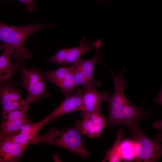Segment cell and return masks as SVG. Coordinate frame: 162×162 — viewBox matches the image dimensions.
Segmentation results:
<instances>
[{"instance_id": "5bb4252c", "label": "cell", "mask_w": 162, "mask_h": 162, "mask_svg": "<svg viewBox=\"0 0 162 162\" xmlns=\"http://www.w3.org/2000/svg\"><path fill=\"white\" fill-rule=\"evenodd\" d=\"M10 55L3 52L0 56V82H2L12 80L14 74L20 71L19 62L14 64L11 62Z\"/></svg>"}, {"instance_id": "52a82bcc", "label": "cell", "mask_w": 162, "mask_h": 162, "mask_svg": "<svg viewBox=\"0 0 162 162\" xmlns=\"http://www.w3.org/2000/svg\"><path fill=\"white\" fill-rule=\"evenodd\" d=\"M97 87L93 85L83 87L85 91L82 97L83 109L80 113L82 118L92 112L101 111L102 103L107 101L108 93L99 92Z\"/></svg>"}, {"instance_id": "d6986e66", "label": "cell", "mask_w": 162, "mask_h": 162, "mask_svg": "<svg viewBox=\"0 0 162 162\" xmlns=\"http://www.w3.org/2000/svg\"><path fill=\"white\" fill-rule=\"evenodd\" d=\"M77 86L74 80L72 69V72L57 86L62 92L65 98L73 94L74 93V89Z\"/></svg>"}, {"instance_id": "ac0fdd59", "label": "cell", "mask_w": 162, "mask_h": 162, "mask_svg": "<svg viewBox=\"0 0 162 162\" xmlns=\"http://www.w3.org/2000/svg\"><path fill=\"white\" fill-rule=\"evenodd\" d=\"M72 71L70 66L60 67L52 71L43 72V73L46 81L57 86Z\"/></svg>"}, {"instance_id": "4fadbf2b", "label": "cell", "mask_w": 162, "mask_h": 162, "mask_svg": "<svg viewBox=\"0 0 162 162\" xmlns=\"http://www.w3.org/2000/svg\"><path fill=\"white\" fill-rule=\"evenodd\" d=\"M124 118V125L130 128L139 124V123L149 117L151 112H143L141 107L134 105L128 101L122 108Z\"/></svg>"}, {"instance_id": "603a6c76", "label": "cell", "mask_w": 162, "mask_h": 162, "mask_svg": "<svg viewBox=\"0 0 162 162\" xmlns=\"http://www.w3.org/2000/svg\"><path fill=\"white\" fill-rule=\"evenodd\" d=\"M67 49L58 50L51 58L48 59L47 63H55L61 65H66Z\"/></svg>"}, {"instance_id": "8992f818", "label": "cell", "mask_w": 162, "mask_h": 162, "mask_svg": "<svg viewBox=\"0 0 162 162\" xmlns=\"http://www.w3.org/2000/svg\"><path fill=\"white\" fill-rule=\"evenodd\" d=\"M85 91V88L82 87L73 94L65 98L57 108L43 119L45 124L67 113L76 111H82V97Z\"/></svg>"}, {"instance_id": "484cf974", "label": "cell", "mask_w": 162, "mask_h": 162, "mask_svg": "<svg viewBox=\"0 0 162 162\" xmlns=\"http://www.w3.org/2000/svg\"><path fill=\"white\" fill-rule=\"evenodd\" d=\"M153 100L154 102L162 106V84L159 93L155 98L153 99Z\"/></svg>"}, {"instance_id": "cb8c5ba5", "label": "cell", "mask_w": 162, "mask_h": 162, "mask_svg": "<svg viewBox=\"0 0 162 162\" xmlns=\"http://www.w3.org/2000/svg\"><path fill=\"white\" fill-rule=\"evenodd\" d=\"M152 127L158 131L155 137L162 144V121L159 120L156 121L153 124Z\"/></svg>"}, {"instance_id": "2e32d148", "label": "cell", "mask_w": 162, "mask_h": 162, "mask_svg": "<svg viewBox=\"0 0 162 162\" xmlns=\"http://www.w3.org/2000/svg\"><path fill=\"white\" fill-rule=\"evenodd\" d=\"M31 122L28 116L22 118L1 122L0 140L11 137L23 124Z\"/></svg>"}, {"instance_id": "ba28073f", "label": "cell", "mask_w": 162, "mask_h": 162, "mask_svg": "<svg viewBox=\"0 0 162 162\" xmlns=\"http://www.w3.org/2000/svg\"><path fill=\"white\" fill-rule=\"evenodd\" d=\"M80 121V130L82 135L92 139L99 138L107 121L101 111L92 112L82 118Z\"/></svg>"}, {"instance_id": "30bf717a", "label": "cell", "mask_w": 162, "mask_h": 162, "mask_svg": "<svg viewBox=\"0 0 162 162\" xmlns=\"http://www.w3.org/2000/svg\"><path fill=\"white\" fill-rule=\"evenodd\" d=\"M0 162H16L22 155L28 144H21L11 137L0 140Z\"/></svg>"}, {"instance_id": "277c9868", "label": "cell", "mask_w": 162, "mask_h": 162, "mask_svg": "<svg viewBox=\"0 0 162 162\" xmlns=\"http://www.w3.org/2000/svg\"><path fill=\"white\" fill-rule=\"evenodd\" d=\"M20 72L22 82L20 86L27 92L26 100L29 104L50 96L43 72L40 69L34 67L27 69L24 65L21 67Z\"/></svg>"}, {"instance_id": "ffe728a7", "label": "cell", "mask_w": 162, "mask_h": 162, "mask_svg": "<svg viewBox=\"0 0 162 162\" xmlns=\"http://www.w3.org/2000/svg\"><path fill=\"white\" fill-rule=\"evenodd\" d=\"M75 81L77 86L82 87L89 86L84 76L82 66V59L79 58L71 64Z\"/></svg>"}, {"instance_id": "9a60e30c", "label": "cell", "mask_w": 162, "mask_h": 162, "mask_svg": "<svg viewBox=\"0 0 162 162\" xmlns=\"http://www.w3.org/2000/svg\"><path fill=\"white\" fill-rule=\"evenodd\" d=\"M94 48V42L88 40L85 38H82L80 41L79 46L67 49L66 65L71 64Z\"/></svg>"}, {"instance_id": "7a4b0ae2", "label": "cell", "mask_w": 162, "mask_h": 162, "mask_svg": "<svg viewBox=\"0 0 162 162\" xmlns=\"http://www.w3.org/2000/svg\"><path fill=\"white\" fill-rule=\"evenodd\" d=\"M80 121L78 120L72 126L63 129L51 128L46 134L37 135L30 141V144L46 143L55 145L86 158L89 154L82 141Z\"/></svg>"}, {"instance_id": "e0dca14e", "label": "cell", "mask_w": 162, "mask_h": 162, "mask_svg": "<svg viewBox=\"0 0 162 162\" xmlns=\"http://www.w3.org/2000/svg\"><path fill=\"white\" fill-rule=\"evenodd\" d=\"M124 133L121 129L117 133L114 143L112 147L106 153L103 162H119L121 160L120 150L122 140Z\"/></svg>"}, {"instance_id": "44dd1931", "label": "cell", "mask_w": 162, "mask_h": 162, "mask_svg": "<svg viewBox=\"0 0 162 162\" xmlns=\"http://www.w3.org/2000/svg\"><path fill=\"white\" fill-rule=\"evenodd\" d=\"M106 120L107 126L112 128L117 125H124V116L122 109L109 110Z\"/></svg>"}, {"instance_id": "8fae6325", "label": "cell", "mask_w": 162, "mask_h": 162, "mask_svg": "<svg viewBox=\"0 0 162 162\" xmlns=\"http://www.w3.org/2000/svg\"><path fill=\"white\" fill-rule=\"evenodd\" d=\"M95 55L90 59L87 60L82 59V70L87 82L89 86L94 85L99 87L100 85V82L94 78V70L96 66L99 63L104 62L100 52V49L102 45V40L99 39L95 42Z\"/></svg>"}, {"instance_id": "4316f807", "label": "cell", "mask_w": 162, "mask_h": 162, "mask_svg": "<svg viewBox=\"0 0 162 162\" xmlns=\"http://www.w3.org/2000/svg\"><path fill=\"white\" fill-rule=\"evenodd\" d=\"M104 0H100V1L101 2H103Z\"/></svg>"}, {"instance_id": "3957f363", "label": "cell", "mask_w": 162, "mask_h": 162, "mask_svg": "<svg viewBox=\"0 0 162 162\" xmlns=\"http://www.w3.org/2000/svg\"><path fill=\"white\" fill-rule=\"evenodd\" d=\"M133 136L136 162H155L162 156V144L155 137L145 134L139 124L130 128Z\"/></svg>"}, {"instance_id": "7402d4cb", "label": "cell", "mask_w": 162, "mask_h": 162, "mask_svg": "<svg viewBox=\"0 0 162 162\" xmlns=\"http://www.w3.org/2000/svg\"><path fill=\"white\" fill-rule=\"evenodd\" d=\"M28 108L18 109L8 112L2 115L1 122L20 119L27 116Z\"/></svg>"}, {"instance_id": "9c48e42d", "label": "cell", "mask_w": 162, "mask_h": 162, "mask_svg": "<svg viewBox=\"0 0 162 162\" xmlns=\"http://www.w3.org/2000/svg\"><path fill=\"white\" fill-rule=\"evenodd\" d=\"M106 68L112 76L114 88L113 93L109 94L107 101L109 110L121 109L129 101L125 97L124 93V89L128 86L127 80L124 77L125 69H122L120 73L116 74L108 67Z\"/></svg>"}, {"instance_id": "d4e9b609", "label": "cell", "mask_w": 162, "mask_h": 162, "mask_svg": "<svg viewBox=\"0 0 162 162\" xmlns=\"http://www.w3.org/2000/svg\"><path fill=\"white\" fill-rule=\"evenodd\" d=\"M24 4L26 7V10L29 13H32L35 9L34 5L35 0H16Z\"/></svg>"}, {"instance_id": "7c38bea8", "label": "cell", "mask_w": 162, "mask_h": 162, "mask_svg": "<svg viewBox=\"0 0 162 162\" xmlns=\"http://www.w3.org/2000/svg\"><path fill=\"white\" fill-rule=\"evenodd\" d=\"M45 125L43 119L35 123L31 122L26 123L21 126L11 138L20 144H30V141L38 134Z\"/></svg>"}, {"instance_id": "6da1fadb", "label": "cell", "mask_w": 162, "mask_h": 162, "mask_svg": "<svg viewBox=\"0 0 162 162\" xmlns=\"http://www.w3.org/2000/svg\"><path fill=\"white\" fill-rule=\"evenodd\" d=\"M54 25V23L45 24L34 23L18 26L0 22V40L2 42L0 50L10 55L14 60H18L21 67L25 65L26 59L32 57L28 50L24 47L28 37L37 31Z\"/></svg>"}, {"instance_id": "5b68a950", "label": "cell", "mask_w": 162, "mask_h": 162, "mask_svg": "<svg viewBox=\"0 0 162 162\" xmlns=\"http://www.w3.org/2000/svg\"><path fill=\"white\" fill-rule=\"evenodd\" d=\"M21 91L12 80L0 83L2 115L14 110L29 108V104L21 96Z\"/></svg>"}]
</instances>
